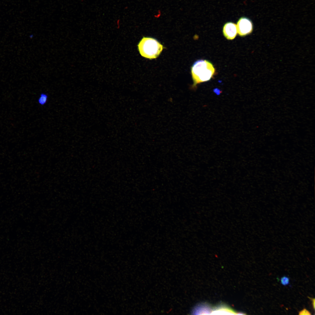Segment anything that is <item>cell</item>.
I'll list each match as a JSON object with an SVG mask.
<instances>
[{"instance_id": "obj_2", "label": "cell", "mask_w": 315, "mask_h": 315, "mask_svg": "<svg viewBox=\"0 0 315 315\" xmlns=\"http://www.w3.org/2000/svg\"><path fill=\"white\" fill-rule=\"evenodd\" d=\"M140 55L150 59L157 58L162 52L163 46L155 39L143 37L138 45Z\"/></svg>"}, {"instance_id": "obj_6", "label": "cell", "mask_w": 315, "mask_h": 315, "mask_svg": "<svg viewBox=\"0 0 315 315\" xmlns=\"http://www.w3.org/2000/svg\"><path fill=\"white\" fill-rule=\"evenodd\" d=\"M280 281L282 285L286 286L289 284L290 279L287 276H284L281 278Z\"/></svg>"}, {"instance_id": "obj_4", "label": "cell", "mask_w": 315, "mask_h": 315, "mask_svg": "<svg viewBox=\"0 0 315 315\" xmlns=\"http://www.w3.org/2000/svg\"><path fill=\"white\" fill-rule=\"evenodd\" d=\"M223 31L224 36L227 39L232 40L237 33V25L232 22H227L223 26Z\"/></svg>"}, {"instance_id": "obj_3", "label": "cell", "mask_w": 315, "mask_h": 315, "mask_svg": "<svg viewBox=\"0 0 315 315\" xmlns=\"http://www.w3.org/2000/svg\"><path fill=\"white\" fill-rule=\"evenodd\" d=\"M236 25L237 33L240 36L249 34L253 31V23L250 20L246 17H242L240 18Z\"/></svg>"}, {"instance_id": "obj_7", "label": "cell", "mask_w": 315, "mask_h": 315, "mask_svg": "<svg viewBox=\"0 0 315 315\" xmlns=\"http://www.w3.org/2000/svg\"><path fill=\"white\" fill-rule=\"evenodd\" d=\"M299 315H311L310 312L306 309L304 308L299 312Z\"/></svg>"}, {"instance_id": "obj_5", "label": "cell", "mask_w": 315, "mask_h": 315, "mask_svg": "<svg viewBox=\"0 0 315 315\" xmlns=\"http://www.w3.org/2000/svg\"><path fill=\"white\" fill-rule=\"evenodd\" d=\"M48 98V96L47 94L42 93L40 94V96L38 99V104L41 106H44L47 103Z\"/></svg>"}, {"instance_id": "obj_8", "label": "cell", "mask_w": 315, "mask_h": 315, "mask_svg": "<svg viewBox=\"0 0 315 315\" xmlns=\"http://www.w3.org/2000/svg\"><path fill=\"white\" fill-rule=\"evenodd\" d=\"M309 298H310V299L312 301V304L313 307L314 309H315V298H309Z\"/></svg>"}, {"instance_id": "obj_1", "label": "cell", "mask_w": 315, "mask_h": 315, "mask_svg": "<svg viewBox=\"0 0 315 315\" xmlns=\"http://www.w3.org/2000/svg\"><path fill=\"white\" fill-rule=\"evenodd\" d=\"M215 70L212 64L206 60L196 61L191 67V72L193 80L192 87L210 80L213 77Z\"/></svg>"}]
</instances>
